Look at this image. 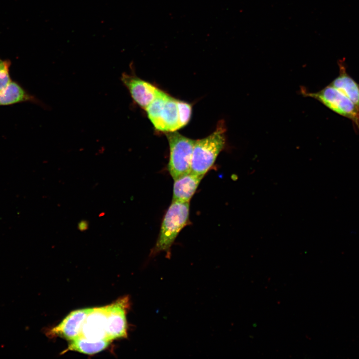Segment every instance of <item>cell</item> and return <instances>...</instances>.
<instances>
[{"mask_svg": "<svg viewBox=\"0 0 359 359\" xmlns=\"http://www.w3.org/2000/svg\"><path fill=\"white\" fill-rule=\"evenodd\" d=\"M189 202L172 201L165 214L159 236L150 256L165 252L167 257H170L171 246L189 221Z\"/></svg>", "mask_w": 359, "mask_h": 359, "instance_id": "cell-1", "label": "cell"}, {"mask_svg": "<svg viewBox=\"0 0 359 359\" xmlns=\"http://www.w3.org/2000/svg\"><path fill=\"white\" fill-rule=\"evenodd\" d=\"M226 127L223 121L209 135L195 140L191 165V171L203 175L214 165L226 143Z\"/></svg>", "mask_w": 359, "mask_h": 359, "instance_id": "cell-2", "label": "cell"}, {"mask_svg": "<svg viewBox=\"0 0 359 359\" xmlns=\"http://www.w3.org/2000/svg\"><path fill=\"white\" fill-rule=\"evenodd\" d=\"M166 135L170 149L168 170L175 180L191 171L195 140L185 137L176 131L167 132Z\"/></svg>", "mask_w": 359, "mask_h": 359, "instance_id": "cell-3", "label": "cell"}, {"mask_svg": "<svg viewBox=\"0 0 359 359\" xmlns=\"http://www.w3.org/2000/svg\"><path fill=\"white\" fill-rule=\"evenodd\" d=\"M145 110L157 130L167 133L180 129L177 99L165 92L163 91Z\"/></svg>", "mask_w": 359, "mask_h": 359, "instance_id": "cell-4", "label": "cell"}, {"mask_svg": "<svg viewBox=\"0 0 359 359\" xmlns=\"http://www.w3.org/2000/svg\"><path fill=\"white\" fill-rule=\"evenodd\" d=\"M302 92L318 100L333 112L348 118L359 130V109L338 90L329 85L317 92Z\"/></svg>", "mask_w": 359, "mask_h": 359, "instance_id": "cell-5", "label": "cell"}, {"mask_svg": "<svg viewBox=\"0 0 359 359\" xmlns=\"http://www.w3.org/2000/svg\"><path fill=\"white\" fill-rule=\"evenodd\" d=\"M130 305V299L128 296H125L107 306L106 338L108 340L111 341L127 337L126 314Z\"/></svg>", "mask_w": 359, "mask_h": 359, "instance_id": "cell-6", "label": "cell"}, {"mask_svg": "<svg viewBox=\"0 0 359 359\" xmlns=\"http://www.w3.org/2000/svg\"><path fill=\"white\" fill-rule=\"evenodd\" d=\"M121 80L134 101L144 110L163 92L154 85L132 74L123 73Z\"/></svg>", "mask_w": 359, "mask_h": 359, "instance_id": "cell-7", "label": "cell"}, {"mask_svg": "<svg viewBox=\"0 0 359 359\" xmlns=\"http://www.w3.org/2000/svg\"><path fill=\"white\" fill-rule=\"evenodd\" d=\"M106 321L107 306L93 308L82 324L79 336L92 341L107 339Z\"/></svg>", "mask_w": 359, "mask_h": 359, "instance_id": "cell-8", "label": "cell"}, {"mask_svg": "<svg viewBox=\"0 0 359 359\" xmlns=\"http://www.w3.org/2000/svg\"><path fill=\"white\" fill-rule=\"evenodd\" d=\"M92 308L75 310L69 314L57 326L50 331L51 334L58 335L70 341L80 335L82 324Z\"/></svg>", "mask_w": 359, "mask_h": 359, "instance_id": "cell-9", "label": "cell"}, {"mask_svg": "<svg viewBox=\"0 0 359 359\" xmlns=\"http://www.w3.org/2000/svg\"><path fill=\"white\" fill-rule=\"evenodd\" d=\"M203 177L190 171L174 180L172 201L189 202Z\"/></svg>", "mask_w": 359, "mask_h": 359, "instance_id": "cell-10", "label": "cell"}, {"mask_svg": "<svg viewBox=\"0 0 359 359\" xmlns=\"http://www.w3.org/2000/svg\"><path fill=\"white\" fill-rule=\"evenodd\" d=\"M338 76L329 84L347 98L359 109V84L347 72L345 59L338 61Z\"/></svg>", "mask_w": 359, "mask_h": 359, "instance_id": "cell-11", "label": "cell"}, {"mask_svg": "<svg viewBox=\"0 0 359 359\" xmlns=\"http://www.w3.org/2000/svg\"><path fill=\"white\" fill-rule=\"evenodd\" d=\"M24 102L40 104L38 99L30 94L17 82L12 80L5 88L0 90V106Z\"/></svg>", "mask_w": 359, "mask_h": 359, "instance_id": "cell-12", "label": "cell"}, {"mask_svg": "<svg viewBox=\"0 0 359 359\" xmlns=\"http://www.w3.org/2000/svg\"><path fill=\"white\" fill-rule=\"evenodd\" d=\"M111 341L105 338L98 341H92L79 336L71 341L68 346V350L91 355L105 349Z\"/></svg>", "mask_w": 359, "mask_h": 359, "instance_id": "cell-13", "label": "cell"}, {"mask_svg": "<svg viewBox=\"0 0 359 359\" xmlns=\"http://www.w3.org/2000/svg\"><path fill=\"white\" fill-rule=\"evenodd\" d=\"M180 128L186 126L189 122L192 113L191 105L184 101L177 100Z\"/></svg>", "mask_w": 359, "mask_h": 359, "instance_id": "cell-14", "label": "cell"}, {"mask_svg": "<svg viewBox=\"0 0 359 359\" xmlns=\"http://www.w3.org/2000/svg\"><path fill=\"white\" fill-rule=\"evenodd\" d=\"M11 62L0 57V90L5 88L11 81L9 70Z\"/></svg>", "mask_w": 359, "mask_h": 359, "instance_id": "cell-15", "label": "cell"}, {"mask_svg": "<svg viewBox=\"0 0 359 359\" xmlns=\"http://www.w3.org/2000/svg\"><path fill=\"white\" fill-rule=\"evenodd\" d=\"M78 228L81 231H84L88 228V223L86 220H81L78 224Z\"/></svg>", "mask_w": 359, "mask_h": 359, "instance_id": "cell-16", "label": "cell"}]
</instances>
